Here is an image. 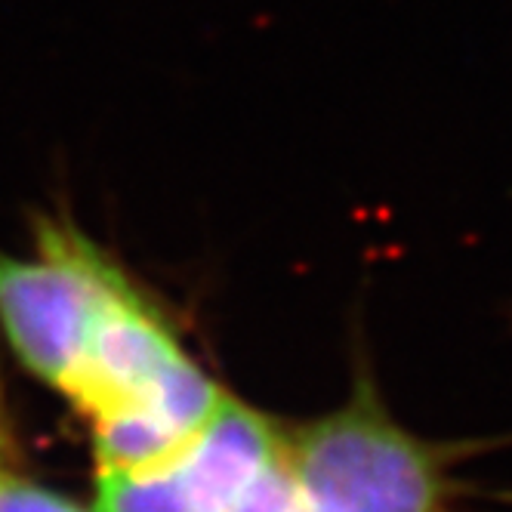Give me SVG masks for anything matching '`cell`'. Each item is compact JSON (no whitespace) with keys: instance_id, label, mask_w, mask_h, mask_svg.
I'll return each mask as SVG.
<instances>
[{"instance_id":"cell-1","label":"cell","mask_w":512,"mask_h":512,"mask_svg":"<svg viewBox=\"0 0 512 512\" xmlns=\"http://www.w3.org/2000/svg\"><path fill=\"white\" fill-rule=\"evenodd\" d=\"M284 445L309 512H445L442 463L371 389L284 435Z\"/></svg>"},{"instance_id":"cell-2","label":"cell","mask_w":512,"mask_h":512,"mask_svg":"<svg viewBox=\"0 0 512 512\" xmlns=\"http://www.w3.org/2000/svg\"><path fill=\"white\" fill-rule=\"evenodd\" d=\"M62 392L90 417L145 411L182 435H195L216 411L223 389L179 349L124 275L102 297L75 371Z\"/></svg>"},{"instance_id":"cell-3","label":"cell","mask_w":512,"mask_h":512,"mask_svg":"<svg viewBox=\"0 0 512 512\" xmlns=\"http://www.w3.org/2000/svg\"><path fill=\"white\" fill-rule=\"evenodd\" d=\"M284 451L272 420L223 392L207 423L167 463L99 469V512H235Z\"/></svg>"},{"instance_id":"cell-4","label":"cell","mask_w":512,"mask_h":512,"mask_svg":"<svg viewBox=\"0 0 512 512\" xmlns=\"http://www.w3.org/2000/svg\"><path fill=\"white\" fill-rule=\"evenodd\" d=\"M118 278L96 247L59 226H44L38 263L0 253V324L25 368L62 389Z\"/></svg>"},{"instance_id":"cell-5","label":"cell","mask_w":512,"mask_h":512,"mask_svg":"<svg viewBox=\"0 0 512 512\" xmlns=\"http://www.w3.org/2000/svg\"><path fill=\"white\" fill-rule=\"evenodd\" d=\"M4 445V435H0ZM0 512H84L62 494L25 479L0 460Z\"/></svg>"}]
</instances>
